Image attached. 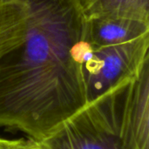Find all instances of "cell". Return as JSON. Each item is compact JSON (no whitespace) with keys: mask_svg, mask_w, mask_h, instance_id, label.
Wrapping results in <instances>:
<instances>
[{"mask_svg":"<svg viewBox=\"0 0 149 149\" xmlns=\"http://www.w3.org/2000/svg\"><path fill=\"white\" fill-rule=\"evenodd\" d=\"M79 0H0V126L40 141L87 104Z\"/></svg>","mask_w":149,"mask_h":149,"instance_id":"6da1fadb","label":"cell"},{"mask_svg":"<svg viewBox=\"0 0 149 149\" xmlns=\"http://www.w3.org/2000/svg\"><path fill=\"white\" fill-rule=\"evenodd\" d=\"M38 142L42 149H149V61Z\"/></svg>","mask_w":149,"mask_h":149,"instance_id":"7a4b0ae2","label":"cell"},{"mask_svg":"<svg viewBox=\"0 0 149 149\" xmlns=\"http://www.w3.org/2000/svg\"><path fill=\"white\" fill-rule=\"evenodd\" d=\"M148 51L149 34L108 46L87 44L81 62L87 103L136 77L149 61Z\"/></svg>","mask_w":149,"mask_h":149,"instance_id":"3957f363","label":"cell"},{"mask_svg":"<svg viewBox=\"0 0 149 149\" xmlns=\"http://www.w3.org/2000/svg\"><path fill=\"white\" fill-rule=\"evenodd\" d=\"M149 34V23L122 17L86 20L85 40L92 47L127 43Z\"/></svg>","mask_w":149,"mask_h":149,"instance_id":"277c9868","label":"cell"},{"mask_svg":"<svg viewBox=\"0 0 149 149\" xmlns=\"http://www.w3.org/2000/svg\"><path fill=\"white\" fill-rule=\"evenodd\" d=\"M87 19L122 17L149 23V0H79Z\"/></svg>","mask_w":149,"mask_h":149,"instance_id":"5b68a950","label":"cell"},{"mask_svg":"<svg viewBox=\"0 0 149 149\" xmlns=\"http://www.w3.org/2000/svg\"><path fill=\"white\" fill-rule=\"evenodd\" d=\"M30 142V140H6L0 138V149H23Z\"/></svg>","mask_w":149,"mask_h":149,"instance_id":"8992f818","label":"cell"}]
</instances>
